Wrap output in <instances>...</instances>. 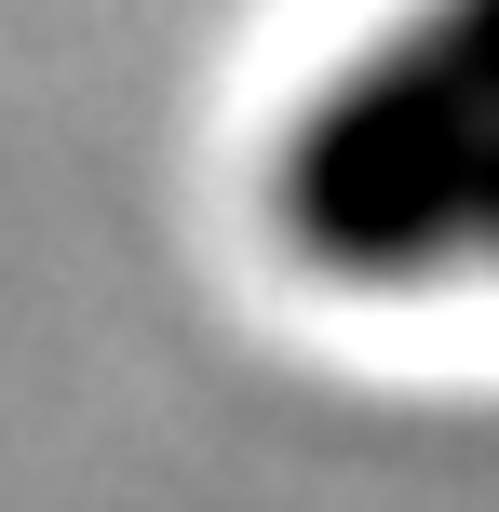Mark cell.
I'll return each instance as SVG.
<instances>
[{
  "mask_svg": "<svg viewBox=\"0 0 499 512\" xmlns=\"http://www.w3.org/2000/svg\"><path fill=\"white\" fill-rule=\"evenodd\" d=\"M257 243L324 310H499V0H392L297 81Z\"/></svg>",
  "mask_w": 499,
  "mask_h": 512,
  "instance_id": "obj_1",
  "label": "cell"
}]
</instances>
